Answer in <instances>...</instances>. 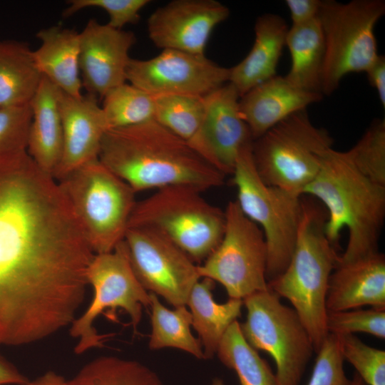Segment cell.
Returning a JSON list of instances; mask_svg holds the SVG:
<instances>
[{"mask_svg": "<svg viewBox=\"0 0 385 385\" xmlns=\"http://www.w3.org/2000/svg\"><path fill=\"white\" fill-rule=\"evenodd\" d=\"M95 254L57 181L26 150L0 158V346L69 327Z\"/></svg>", "mask_w": 385, "mask_h": 385, "instance_id": "obj_1", "label": "cell"}, {"mask_svg": "<svg viewBox=\"0 0 385 385\" xmlns=\"http://www.w3.org/2000/svg\"><path fill=\"white\" fill-rule=\"evenodd\" d=\"M98 160L135 192L175 185L202 192L221 186L225 176L154 120L107 130Z\"/></svg>", "mask_w": 385, "mask_h": 385, "instance_id": "obj_2", "label": "cell"}, {"mask_svg": "<svg viewBox=\"0 0 385 385\" xmlns=\"http://www.w3.org/2000/svg\"><path fill=\"white\" fill-rule=\"evenodd\" d=\"M303 195L326 209L324 232L337 248L340 232L348 230L346 249L338 263H346L379 252L385 218V185L362 174L347 150L330 149L320 170Z\"/></svg>", "mask_w": 385, "mask_h": 385, "instance_id": "obj_3", "label": "cell"}, {"mask_svg": "<svg viewBox=\"0 0 385 385\" xmlns=\"http://www.w3.org/2000/svg\"><path fill=\"white\" fill-rule=\"evenodd\" d=\"M327 212L312 197H302V212L291 260L268 287L292 304L312 339L314 352L328 335L326 297L339 255L324 232Z\"/></svg>", "mask_w": 385, "mask_h": 385, "instance_id": "obj_4", "label": "cell"}, {"mask_svg": "<svg viewBox=\"0 0 385 385\" xmlns=\"http://www.w3.org/2000/svg\"><path fill=\"white\" fill-rule=\"evenodd\" d=\"M56 181L94 254L113 250L137 202L134 190L98 159Z\"/></svg>", "mask_w": 385, "mask_h": 385, "instance_id": "obj_5", "label": "cell"}, {"mask_svg": "<svg viewBox=\"0 0 385 385\" xmlns=\"http://www.w3.org/2000/svg\"><path fill=\"white\" fill-rule=\"evenodd\" d=\"M201 192L183 185L158 189L136 202L128 227L153 230L195 262L204 261L222 240L225 215L207 202Z\"/></svg>", "mask_w": 385, "mask_h": 385, "instance_id": "obj_6", "label": "cell"}, {"mask_svg": "<svg viewBox=\"0 0 385 385\" xmlns=\"http://www.w3.org/2000/svg\"><path fill=\"white\" fill-rule=\"evenodd\" d=\"M333 143L329 133L302 110L253 140L254 163L265 184L302 196Z\"/></svg>", "mask_w": 385, "mask_h": 385, "instance_id": "obj_7", "label": "cell"}, {"mask_svg": "<svg viewBox=\"0 0 385 385\" xmlns=\"http://www.w3.org/2000/svg\"><path fill=\"white\" fill-rule=\"evenodd\" d=\"M252 142L239 151L232 173L235 200L242 212L263 232L267 246V282L287 268L295 245L302 212V197L265 184L253 160Z\"/></svg>", "mask_w": 385, "mask_h": 385, "instance_id": "obj_8", "label": "cell"}, {"mask_svg": "<svg viewBox=\"0 0 385 385\" xmlns=\"http://www.w3.org/2000/svg\"><path fill=\"white\" fill-rule=\"evenodd\" d=\"M385 13L382 0L322 1L324 42L322 93L332 94L351 73L366 72L379 54L374 27Z\"/></svg>", "mask_w": 385, "mask_h": 385, "instance_id": "obj_9", "label": "cell"}, {"mask_svg": "<svg viewBox=\"0 0 385 385\" xmlns=\"http://www.w3.org/2000/svg\"><path fill=\"white\" fill-rule=\"evenodd\" d=\"M242 301L247 317L240 327L247 342L272 356L279 385H299L314 349L296 312L269 287Z\"/></svg>", "mask_w": 385, "mask_h": 385, "instance_id": "obj_10", "label": "cell"}, {"mask_svg": "<svg viewBox=\"0 0 385 385\" xmlns=\"http://www.w3.org/2000/svg\"><path fill=\"white\" fill-rule=\"evenodd\" d=\"M87 280L93 290V299L69 327L71 336L78 340L74 349L77 354L103 346L107 335L98 334L94 322L105 310L123 309L135 329L142 319L143 308L150 304L149 292L133 272L123 240L111 252L94 255Z\"/></svg>", "mask_w": 385, "mask_h": 385, "instance_id": "obj_11", "label": "cell"}, {"mask_svg": "<svg viewBox=\"0 0 385 385\" xmlns=\"http://www.w3.org/2000/svg\"><path fill=\"white\" fill-rule=\"evenodd\" d=\"M223 236L217 247L197 265L200 278L220 283L230 298L243 300L268 289L266 277L267 246L262 231L229 202Z\"/></svg>", "mask_w": 385, "mask_h": 385, "instance_id": "obj_12", "label": "cell"}, {"mask_svg": "<svg viewBox=\"0 0 385 385\" xmlns=\"http://www.w3.org/2000/svg\"><path fill=\"white\" fill-rule=\"evenodd\" d=\"M123 242L142 286L174 307L186 305L192 287L201 279L195 262L170 240L150 229L128 227Z\"/></svg>", "mask_w": 385, "mask_h": 385, "instance_id": "obj_13", "label": "cell"}, {"mask_svg": "<svg viewBox=\"0 0 385 385\" xmlns=\"http://www.w3.org/2000/svg\"><path fill=\"white\" fill-rule=\"evenodd\" d=\"M230 68L205 54L163 49L145 60L130 59L126 81L153 96L205 97L229 82Z\"/></svg>", "mask_w": 385, "mask_h": 385, "instance_id": "obj_14", "label": "cell"}, {"mask_svg": "<svg viewBox=\"0 0 385 385\" xmlns=\"http://www.w3.org/2000/svg\"><path fill=\"white\" fill-rule=\"evenodd\" d=\"M240 95L230 83L205 96V111L195 135L188 143L223 175L233 172L240 150L253 141L239 109Z\"/></svg>", "mask_w": 385, "mask_h": 385, "instance_id": "obj_15", "label": "cell"}, {"mask_svg": "<svg viewBox=\"0 0 385 385\" xmlns=\"http://www.w3.org/2000/svg\"><path fill=\"white\" fill-rule=\"evenodd\" d=\"M229 15V9L216 0H174L150 14L148 34L162 50L203 55L213 29Z\"/></svg>", "mask_w": 385, "mask_h": 385, "instance_id": "obj_16", "label": "cell"}, {"mask_svg": "<svg viewBox=\"0 0 385 385\" xmlns=\"http://www.w3.org/2000/svg\"><path fill=\"white\" fill-rule=\"evenodd\" d=\"M80 37V72L87 93L103 97L125 83L135 34L90 19Z\"/></svg>", "mask_w": 385, "mask_h": 385, "instance_id": "obj_17", "label": "cell"}, {"mask_svg": "<svg viewBox=\"0 0 385 385\" xmlns=\"http://www.w3.org/2000/svg\"><path fill=\"white\" fill-rule=\"evenodd\" d=\"M60 110L63 126V149L53 177L58 180L71 171L98 159L101 144L108 130L97 96L78 97L61 91Z\"/></svg>", "mask_w": 385, "mask_h": 385, "instance_id": "obj_18", "label": "cell"}, {"mask_svg": "<svg viewBox=\"0 0 385 385\" xmlns=\"http://www.w3.org/2000/svg\"><path fill=\"white\" fill-rule=\"evenodd\" d=\"M364 306L385 309V256L377 252L346 263H337L329 277L327 311Z\"/></svg>", "mask_w": 385, "mask_h": 385, "instance_id": "obj_19", "label": "cell"}, {"mask_svg": "<svg viewBox=\"0 0 385 385\" xmlns=\"http://www.w3.org/2000/svg\"><path fill=\"white\" fill-rule=\"evenodd\" d=\"M322 98L321 93L294 86L285 76H274L242 96L239 109L254 140L288 116L305 110Z\"/></svg>", "mask_w": 385, "mask_h": 385, "instance_id": "obj_20", "label": "cell"}, {"mask_svg": "<svg viewBox=\"0 0 385 385\" xmlns=\"http://www.w3.org/2000/svg\"><path fill=\"white\" fill-rule=\"evenodd\" d=\"M288 30L285 20L277 14H265L257 19L251 50L240 63L230 68L228 83L240 97L276 76Z\"/></svg>", "mask_w": 385, "mask_h": 385, "instance_id": "obj_21", "label": "cell"}, {"mask_svg": "<svg viewBox=\"0 0 385 385\" xmlns=\"http://www.w3.org/2000/svg\"><path fill=\"white\" fill-rule=\"evenodd\" d=\"M61 94L58 87L43 77L30 103L32 116L26 151L41 170L52 176L63 149Z\"/></svg>", "mask_w": 385, "mask_h": 385, "instance_id": "obj_22", "label": "cell"}, {"mask_svg": "<svg viewBox=\"0 0 385 385\" xmlns=\"http://www.w3.org/2000/svg\"><path fill=\"white\" fill-rule=\"evenodd\" d=\"M40 46L33 51L34 61L42 74L63 93L82 95L80 76V37L73 29L52 26L40 30Z\"/></svg>", "mask_w": 385, "mask_h": 385, "instance_id": "obj_23", "label": "cell"}, {"mask_svg": "<svg viewBox=\"0 0 385 385\" xmlns=\"http://www.w3.org/2000/svg\"><path fill=\"white\" fill-rule=\"evenodd\" d=\"M214 281L203 277L192 287L187 304L192 317V326L197 333L205 359H212L230 326L241 314L243 301L229 299L218 304L213 299Z\"/></svg>", "mask_w": 385, "mask_h": 385, "instance_id": "obj_24", "label": "cell"}, {"mask_svg": "<svg viewBox=\"0 0 385 385\" xmlns=\"http://www.w3.org/2000/svg\"><path fill=\"white\" fill-rule=\"evenodd\" d=\"M285 46L291 58L290 69L284 76L287 81L302 90L322 94L324 42L318 16L307 24L292 26Z\"/></svg>", "mask_w": 385, "mask_h": 385, "instance_id": "obj_25", "label": "cell"}, {"mask_svg": "<svg viewBox=\"0 0 385 385\" xmlns=\"http://www.w3.org/2000/svg\"><path fill=\"white\" fill-rule=\"evenodd\" d=\"M24 42L0 41V107L29 105L43 76Z\"/></svg>", "mask_w": 385, "mask_h": 385, "instance_id": "obj_26", "label": "cell"}, {"mask_svg": "<svg viewBox=\"0 0 385 385\" xmlns=\"http://www.w3.org/2000/svg\"><path fill=\"white\" fill-rule=\"evenodd\" d=\"M149 294L151 308L149 348L153 350L178 349L198 359H205L200 339L191 333L192 317L186 305L168 309L156 294L151 292Z\"/></svg>", "mask_w": 385, "mask_h": 385, "instance_id": "obj_27", "label": "cell"}, {"mask_svg": "<svg viewBox=\"0 0 385 385\" xmlns=\"http://www.w3.org/2000/svg\"><path fill=\"white\" fill-rule=\"evenodd\" d=\"M217 354L225 366L236 373L241 385H279L270 366L244 338L237 321L226 331Z\"/></svg>", "mask_w": 385, "mask_h": 385, "instance_id": "obj_28", "label": "cell"}, {"mask_svg": "<svg viewBox=\"0 0 385 385\" xmlns=\"http://www.w3.org/2000/svg\"><path fill=\"white\" fill-rule=\"evenodd\" d=\"M67 385H163L158 374L143 364L102 356L86 364Z\"/></svg>", "mask_w": 385, "mask_h": 385, "instance_id": "obj_29", "label": "cell"}, {"mask_svg": "<svg viewBox=\"0 0 385 385\" xmlns=\"http://www.w3.org/2000/svg\"><path fill=\"white\" fill-rule=\"evenodd\" d=\"M101 106L108 130L127 128L154 119V96L126 82L110 90Z\"/></svg>", "mask_w": 385, "mask_h": 385, "instance_id": "obj_30", "label": "cell"}, {"mask_svg": "<svg viewBox=\"0 0 385 385\" xmlns=\"http://www.w3.org/2000/svg\"><path fill=\"white\" fill-rule=\"evenodd\" d=\"M204 97L154 96V120L188 143L197 133L205 111Z\"/></svg>", "mask_w": 385, "mask_h": 385, "instance_id": "obj_31", "label": "cell"}, {"mask_svg": "<svg viewBox=\"0 0 385 385\" xmlns=\"http://www.w3.org/2000/svg\"><path fill=\"white\" fill-rule=\"evenodd\" d=\"M347 153L362 174L374 182L385 185L384 119H375Z\"/></svg>", "mask_w": 385, "mask_h": 385, "instance_id": "obj_32", "label": "cell"}, {"mask_svg": "<svg viewBox=\"0 0 385 385\" xmlns=\"http://www.w3.org/2000/svg\"><path fill=\"white\" fill-rule=\"evenodd\" d=\"M337 335L344 361L366 385H385V351L364 343L354 334Z\"/></svg>", "mask_w": 385, "mask_h": 385, "instance_id": "obj_33", "label": "cell"}, {"mask_svg": "<svg viewBox=\"0 0 385 385\" xmlns=\"http://www.w3.org/2000/svg\"><path fill=\"white\" fill-rule=\"evenodd\" d=\"M329 334H354L364 332L379 339L385 338V309L357 308L344 311H327Z\"/></svg>", "mask_w": 385, "mask_h": 385, "instance_id": "obj_34", "label": "cell"}, {"mask_svg": "<svg viewBox=\"0 0 385 385\" xmlns=\"http://www.w3.org/2000/svg\"><path fill=\"white\" fill-rule=\"evenodd\" d=\"M31 105L0 107V158L26 150Z\"/></svg>", "mask_w": 385, "mask_h": 385, "instance_id": "obj_35", "label": "cell"}, {"mask_svg": "<svg viewBox=\"0 0 385 385\" xmlns=\"http://www.w3.org/2000/svg\"><path fill=\"white\" fill-rule=\"evenodd\" d=\"M314 366L307 385H349L344 372V359L336 334H328L317 351Z\"/></svg>", "mask_w": 385, "mask_h": 385, "instance_id": "obj_36", "label": "cell"}, {"mask_svg": "<svg viewBox=\"0 0 385 385\" xmlns=\"http://www.w3.org/2000/svg\"><path fill=\"white\" fill-rule=\"evenodd\" d=\"M148 0H71L63 16H71L80 10L89 7L103 9L109 16L107 24L122 29L128 24H135L139 19L140 10L148 4Z\"/></svg>", "mask_w": 385, "mask_h": 385, "instance_id": "obj_37", "label": "cell"}, {"mask_svg": "<svg viewBox=\"0 0 385 385\" xmlns=\"http://www.w3.org/2000/svg\"><path fill=\"white\" fill-rule=\"evenodd\" d=\"M322 1L286 0L292 26L307 24L318 16Z\"/></svg>", "mask_w": 385, "mask_h": 385, "instance_id": "obj_38", "label": "cell"}, {"mask_svg": "<svg viewBox=\"0 0 385 385\" xmlns=\"http://www.w3.org/2000/svg\"><path fill=\"white\" fill-rule=\"evenodd\" d=\"M370 85L376 91L381 105L385 107V57L379 55L366 71Z\"/></svg>", "mask_w": 385, "mask_h": 385, "instance_id": "obj_39", "label": "cell"}, {"mask_svg": "<svg viewBox=\"0 0 385 385\" xmlns=\"http://www.w3.org/2000/svg\"><path fill=\"white\" fill-rule=\"evenodd\" d=\"M29 379L0 354V385H26Z\"/></svg>", "mask_w": 385, "mask_h": 385, "instance_id": "obj_40", "label": "cell"}, {"mask_svg": "<svg viewBox=\"0 0 385 385\" xmlns=\"http://www.w3.org/2000/svg\"><path fill=\"white\" fill-rule=\"evenodd\" d=\"M26 385H67V380L53 371H48Z\"/></svg>", "mask_w": 385, "mask_h": 385, "instance_id": "obj_41", "label": "cell"}, {"mask_svg": "<svg viewBox=\"0 0 385 385\" xmlns=\"http://www.w3.org/2000/svg\"><path fill=\"white\" fill-rule=\"evenodd\" d=\"M349 385H366L362 379L356 374H354V377L351 379Z\"/></svg>", "mask_w": 385, "mask_h": 385, "instance_id": "obj_42", "label": "cell"}, {"mask_svg": "<svg viewBox=\"0 0 385 385\" xmlns=\"http://www.w3.org/2000/svg\"><path fill=\"white\" fill-rule=\"evenodd\" d=\"M210 385H225V384L222 379L216 377L213 379Z\"/></svg>", "mask_w": 385, "mask_h": 385, "instance_id": "obj_43", "label": "cell"}]
</instances>
